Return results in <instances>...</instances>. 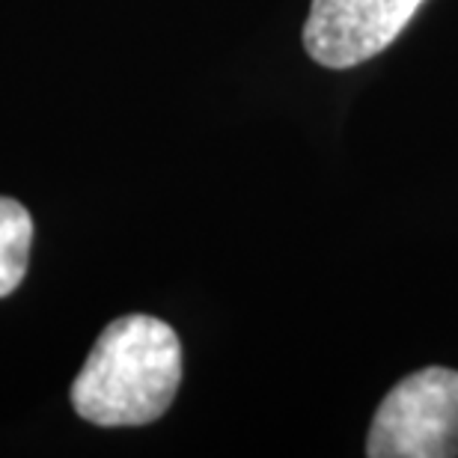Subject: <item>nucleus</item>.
I'll return each instance as SVG.
<instances>
[{"label":"nucleus","mask_w":458,"mask_h":458,"mask_svg":"<svg viewBox=\"0 0 458 458\" xmlns=\"http://www.w3.org/2000/svg\"><path fill=\"white\" fill-rule=\"evenodd\" d=\"M179 381L176 331L155 316H123L96 340L72 384V405L96 426H146L167 414Z\"/></svg>","instance_id":"1"},{"label":"nucleus","mask_w":458,"mask_h":458,"mask_svg":"<svg viewBox=\"0 0 458 458\" xmlns=\"http://www.w3.org/2000/svg\"><path fill=\"white\" fill-rule=\"evenodd\" d=\"M423 0H313L304 48L318 66L352 69L381 54Z\"/></svg>","instance_id":"3"},{"label":"nucleus","mask_w":458,"mask_h":458,"mask_svg":"<svg viewBox=\"0 0 458 458\" xmlns=\"http://www.w3.org/2000/svg\"><path fill=\"white\" fill-rule=\"evenodd\" d=\"M366 455H458V372L446 366H426L405 375L375 411Z\"/></svg>","instance_id":"2"},{"label":"nucleus","mask_w":458,"mask_h":458,"mask_svg":"<svg viewBox=\"0 0 458 458\" xmlns=\"http://www.w3.org/2000/svg\"><path fill=\"white\" fill-rule=\"evenodd\" d=\"M33 242L30 212L18 199L0 197V298L13 295L27 274Z\"/></svg>","instance_id":"4"}]
</instances>
